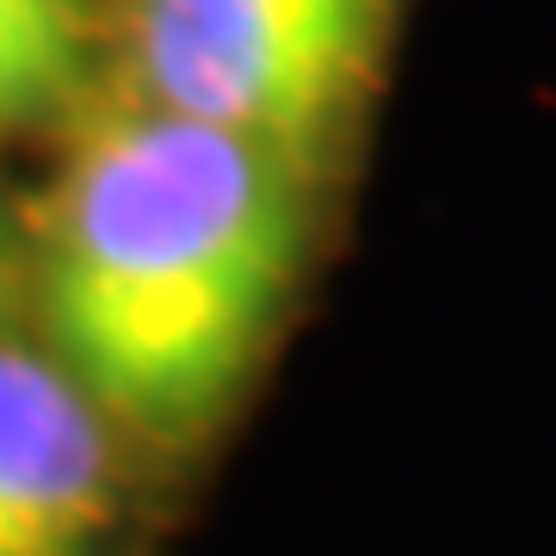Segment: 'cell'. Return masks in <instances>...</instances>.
<instances>
[{"instance_id": "cell-1", "label": "cell", "mask_w": 556, "mask_h": 556, "mask_svg": "<svg viewBox=\"0 0 556 556\" xmlns=\"http://www.w3.org/2000/svg\"><path fill=\"white\" fill-rule=\"evenodd\" d=\"M298 254V155L149 100L105 112L50 192L56 358L112 420L192 439L254 371Z\"/></svg>"}, {"instance_id": "cell-2", "label": "cell", "mask_w": 556, "mask_h": 556, "mask_svg": "<svg viewBox=\"0 0 556 556\" xmlns=\"http://www.w3.org/2000/svg\"><path fill=\"white\" fill-rule=\"evenodd\" d=\"M390 0H137L130 62L149 105L309 161L378 75Z\"/></svg>"}, {"instance_id": "cell-3", "label": "cell", "mask_w": 556, "mask_h": 556, "mask_svg": "<svg viewBox=\"0 0 556 556\" xmlns=\"http://www.w3.org/2000/svg\"><path fill=\"white\" fill-rule=\"evenodd\" d=\"M112 507V415L56 353L0 334V556H93Z\"/></svg>"}, {"instance_id": "cell-4", "label": "cell", "mask_w": 556, "mask_h": 556, "mask_svg": "<svg viewBox=\"0 0 556 556\" xmlns=\"http://www.w3.org/2000/svg\"><path fill=\"white\" fill-rule=\"evenodd\" d=\"M80 93L75 0H0V130L68 112Z\"/></svg>"}, {"instance_id": "cell-5", "label": "cell", "mask_w": 556, "mask_h": 556, "mask_svg": "<svg viewBox=\"0 0 556 556\" xmlns=\"http://www.w3.org/2000/svg\"><path fill=\"white\" fill-rule=\"evenodd\" d=\"M13 309H20V236H13V223L0 211V334H7Z\"/></svg>"}]
</instances>
